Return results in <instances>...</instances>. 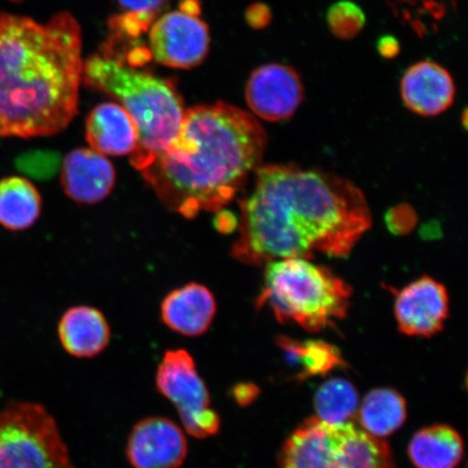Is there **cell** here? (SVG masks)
<instances>
[{"mask_svg":"<svg viewBox=\"0 0 468 468\" xmlns=\"http://www.w3.org/2000/svg\"><path fill=\"white\" fill-rule=\"evenodd\" d=\"M86 140L103 156L132 155L138 148L139 133L132 116L119 103H102L86 122Z\"/></svg>","mask_w":468,"mask_h":468,"instance_id":"obj_16","label":"cell"},{"mask_svg":"<svg viewBox=\"0 0 468 468\" xmlns=\"http://www.w3.org/2000/svg\"><path fill=\"white\" fill-rule=\"evenodd\" d=\"M81 47L80 27L69 13L45 25L0 14V138L66 130L79 111Z\"/></svg>","mask_w":468,"mask_h":468,"instance_id":"obj_3","label":"cell"},{"mask_svg":"<svg viewBox=\"0 0 468 468\" xmlns=\"http://www.w3.org/2000/svg\"><path fill=\"white\" fill-rule=\"evenodd\" d=\"M58 335L69 355L88 359L101 355L108 347L111 329L101 310L90 306H75L62 315L58 325Z\"/></svg>","mask_w":468,"mask_h":468,"instance_id":"obj_17","label":"cell"},{"mask_svg":"<svg viewBox=\"0 0 468 468\" xmlns=\"http://www.w3.org/2000/svg\"><path fill=\"white\" fill-rule=\"evenodd\" d=\"M250 196L239 202L234 260L265 266L315 254L346 259L372 226L358 186L335 174L296 164L261 165Z\"/></svg>","mask_w":468,"mask_h":468,"instance_id":"obj_1","label":"cell"},{"mask_svg":"<svg viewBox=\"0 0 468 468\" xmlns=\"http://www.w3.org/2000/svg\"><path fill=\"white\" fill-rule=\"evenodd\" d=\"M409 455L418 468H455L463 455V441L452 427H426L412 438Z\"/></svg>","mask_w":468,"mask_h":468,"instance_id":"obj_19","label":"cell"},{"mask_svg":"<svg viewBox=\"0 0 468 468\" xmlns=\"http://www.w3.org/2000/svg\"><path fill=\"white\" fill-rule=\"evenodd\" d=\"M218 313V303L207 286L191 282L168 292L161 305V319L181 335L197 337L207 333Z\"/></svg>","mask_w":468,"mask_h":468,"instance_id":"obj_15","label":"cell"},{"mask_svg":"<svg viewBox=\"0 0 468 468\" xmlns=\"http://www.w3.org/2000/svg\"><path fill=\"white\" fill-rule=\"evenodd\" d=\"M448 314L446 286L431 277L413 281L396 296V319L399 330L406 335L434 336L443 329Z\"/></svg>","mask_w":468,"mask_h":468,"instance_id":"obj_12","label":"cell"},{"mask_svg":"<svg viewBox=\"0 0 468 468\" xmlns=\"http://www.w3.org/2000/svg\"><path fill=\"white\" fill-rule=\"evenodd\" d=\"M83 80L88 86L114 98L132 116L138 128L139 144L131 155V164L138 172L148 167L177 138L186 110L173 80L131 66L108 45L84 62Z\"/></svg>","mask_w":468,"mask_h":468,"instance_id":"obj_4","label":"cell"},{"mask_svg":"<svg viewBox=\"0 0 468 468\" xmlns=\"http://www.w3.org/2000/svg\"><path fill=\"white\" fill-rule=\"evenodd\" d=\"M359 397L348 380L332 378L321 386L314 397L318 418L326 423L342 424L358 411Z\"/></svg>","mask_w":468,"mask_h":468,"instance_id":"obj_22","label":"cell"},{"mask_svg":"<svg viewBox=\"0 0 468 468\" xmlns=\"http://www.w3.org/2000/svg\"><path fill=\"white\" fill-rule=\"evenodd\" d=\"M233 218L234 216L226 212V210H219L215 226L218 227L219 231L229 233L238 227V219Z\"/></svg>","mask_w":468,"mask_h":468,"instance_id":"obj_27","label":"cell"},{"mask_svg":"<svg viewBox=\"0 0 468 468\" xmlns=\"http://www.w3.org/2000/svg\"><path fill=\"white\" fill-rule=\"evenodd\" d=\"M267 133L254 115L226 102L186 110L171 145L142 174L171 212L186 219L218 213L261 165Z\"/></svg>","mask_w":468,"mask_h":468,"instance_id":"obj_2","label":"cell"},{"mask_svg":"<svg viewBox=\"0 0 468 468\" xmlns=\"http://www.w3.org/2000/svg\"><path fill=\"white\" fill-rule=\"evenodd\" d=\"M186 455V431L163 417L139 420L126 444L127 460L133 468H180Z\"/></svg>","mask_w":468,"mask_h":468,"instance_id":"obj_10","label":"cell"},{"mask_svg":"<svg viewBox=\"0 0 468 468\" xmlns=\"http://www.w3.org/2000/svg\"><path fill=\"white\" fill-rule=\"evenodd\" d=\"M280 468H395L388 444L351 423L312 418L280 454Z\"/></svg>","mask_w":468,"mask_h":468,"instance_id":"obj_6","label":"cell"},{"mask_svg":"<svg viewBox=\"0 0 468 468\" xmlns=\"http://www.w3.org/2000/svg\"><path fill=\"white\" fill-rule=\"evenodd\" d=\"M61 185L76 203L97 204L114 190L116 171L107 157L91 149H75L64 157L60 167Z\"/></svg>","mask_w":468,"mask_h":468,"instance_id":"obj_13","label":"cell"},{"mask_svg":"<svg viewBox=\"0 0 468 468\" xmlns=\"http://www.w3.org/2000/svg\"><path fill=\"white\" fill-rule=\"evenodd\" d=\"M380 48H384V47H388V49H385L383 52H380L383 56L386 57H393L397 54L398 51V45L397 42H391V38H385L382 39V42H380Z\"/></svg>","mask_w":468,"mask_h":468,"instance_id":"obj_28","label":"cell"},{"mask_svg":"<svg viewBox=\"0 0 468 468\" xmlns=\"http://www.w3.org/2000/svg\"><path fill=\"white\" fill-rule=\"evenodd\" d=\"M353 289L330 268L303 259H282L265 265L257 308L267 305L281 324L312 333L346 318Z\"/></svg>","mask_w":468,"mask_h":468,"instance_id":"obj_5","label":"cell"},{"mask_svg":"<svg viewBox=\"0 0 468 468\" xmlns=\"http://www.w3.org/2000/svg\"><path fill=\"white\" fill-rule=\"evenodd\" d=\"M42 196L31 181L21 176L0 180V226L23 231L37 224L42 214Z\"/></svg>","mask_w":468,"mask_h":468,"instance_id":"obj_18","label":"cell"},{"mask_svg":"<svg viewBox=\"0 0 468 468\" xmlns=\"http://www.w3.org/2000/svg\"><path fill=\"white\" fill-rule=\"evenodd\" d=\"M156 389L177 410L186 434L207 439L218 434L220 418L195 358L185 349L167 350L155 377Z\"/></svg>","mask_w":468,"mask_h":468,"instance_id":"obj_8","label":"cell"},{"mask_svg":"<svg viewBox=\"0 0 468 468\" xmlns=\"http://www.w3.org/2000/svg\"><path fill=\"white\" fill-rule=\"evenodd\" d=\"M60 164V156L54 152L34 151L20 156L16 161V167L33 178L48 179L61 167Z\"/></svg>","mask_w":468,"mask_h":468,"instance_id":"obj_25","label":"cell"},{"mask_svg":"<svg viewBox=\"0 0 468 468\" xmlns=\"http://www.w3.org/2000/svg\"><path fill=\"white\" fill-rule=\"evenodd\" d=\"M269 19H271V14H269V10L266 7H263L262 5H254V7L250 8L249 11L248 20L251 27H265L269 22Z\"/></svg>","mask_w":468,"mask_h":468,"instance_id":"obj_26","label":"cell"},{"mask_svg":"<svg viewBox=\"0 0 468 468\" xmlns=\"http://www.w3.org/2000/svg\"><path fill=\"white\" fill-rule=\"evenodd\" d=\"M279 345L290 358L302 365L303 378L325 374L343 364L338 349L324 342H297L289 337H281Z\"/></svg>","mask_w":468,"mask_h":468,"instance_id":"obj_23","label":"cell"},{"mask_svg":"<svg viewBox=\"0 0 468 468\" xmlns=\"http://www.w3.org/2000/svg\"><path fill=\"white\" fill-rule=\"evenodd\" d=\"M407 419L405 399L394 389L372 390L360 409V422L368 434L382 438L394 434Z\"/></svg>","mask_w":468,"mask_h":468,"instance_id":"obj_20","label":"cell"},{"mask_svg":"<svg viewBox=\"0 0 468 468\" xmlns=\"http://www.w3.org/2000/svg\"><path fill=\"white\" fill-rule=\"evenodd\" d=\"M200 3L184 0L179 9L160 17L150 27V54L174 69H192L207 58L209 32L202 21Z\"/></svg>","mask_w":468,"mask_h":468,"instance_id":"obj_9","label":"cell"},{"mask_svg":"<svg viewBox=\"0 0 468 468\" xmlns=\"http://www.w3.org/2000/svg\"><path fill=\"white\" fill-rule=\"evenodd\" d=\"M327 21L333 34L343 39L356 37L365 26V14L354 3H337L329 10Z\"/></svg>","mask_w":468,"mask_h":468,"instance_id":"obj_24","label":"cell"},{"mask_svg":"<svg viewBox=\"0 0 468 468\" xmlns=\"http://www.w3.org/2000/svg\"><path fill=\"white\" fill-rule=\"evenodd\" d=\"M400 91L403 103L413 113L435 116L452 107L455 85L452 74L441 64L420 61L402 76Z\"/></svg>","mask_w":468,"mask_h":468,"instance_id":"obj_14","label":"cell"},{"mask_svg":"<svg viewBox=\"0 0 468 468\" xmlns=\"http://www.w3.org/2000/svg\"><path fill=\"white\" fill-rule=\"evenodd\" d=\"M251 112L261 120L281 122L294 115L303 102L300 74L284 64H266L251 73L245 90Z\"/></svg>","mask_w":468,"mask_h":468,"instance_id":"obj_11","label":"cell"},{"mask_svg":"<svg viewBox=\"0 0 468 468\" xmlns=\"http://www.w3.org/2000/svg\"><path fill=\"white\" fill-rule=\"evenodd\" d=\"M167 0H117L122 14L110 20V40L137 39L154 26Z\"/></svg>","mask_w":468,"mask_h":468,"instance_id":"obj_21","label":"cell"},{"mask_svg":"<svg viewBox=\"0 0 468 468\" xmlns=\"http://www.w3.org/2000/svg\"><path fill=\"white\" fill-rule=\"evenodd\" d=\"M0 468H76L51 414L35 402L0 410Z\"/></svg>","mask_w":468,"mask_h":468,"instance_id":"obj_7","label":"cell"},{"mask_svg":"<svg viewBox=\"0 0 468 468\" xmlns=\"http://www.w3.org/2000/svg\"><path fill=\"white\" fill-rule=\"evenodd\" d=\"M13 2H20V0H13Z\"/></svg>","mask_w":468,"mask_h":468,"instance_id":"obj_29","label":"cell"}]
</instances>
